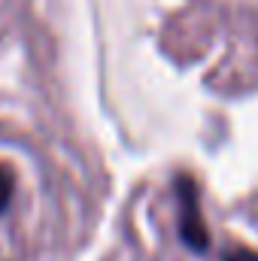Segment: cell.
Here are the masks:
<instances>
[{"instance_id":"cell-1","label":"cell","mask_w":258,"mask_h":261,"mask_svg":"<svg viewBox=\"0 0 258 261\" xmlns=\"http://www.w3.org/2000/svg\"><path fill=\"white\" fill-rule=\"evenodd\" d=\"M173 192H176V231H179L183 243L194 252H207L210 231H207V222H203V213H200V195H197L194 179L186 176V173L176 176Z\"/></svg>"},{"instance_id":"cell-2","label":"cell","mask_w":258,"mask_h":261,"mask_svg":"<svg viewBox=\"0 0 258 261\" xmlns=\"http://www.w3.org/2000/svg\"><path fill=\"white\" fill-rule=\"evenodd\" d=\"M15 192V173L9 170V164H0V213H6V206L12 203Z\"/></svg>"},{"instance_id":"cell-3","label":"cell","mask_w":258,"mask_h":261,"mask_svg":"<svg viewBox=\"0 0 258 261\" xmlns=\"http://www.w3.org/2000/svg\"><path fill=\"white\" fill-rule=\"evenodd\" d=\"M225 261H258V252L249 246H231L225 252Z\"/></svg>"}]
</instances>
